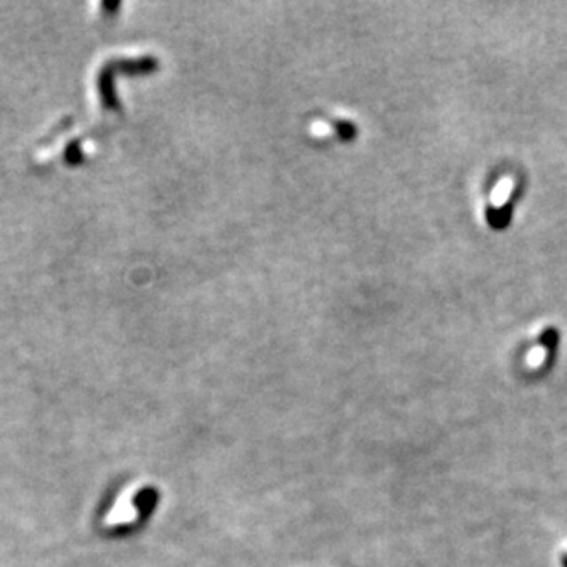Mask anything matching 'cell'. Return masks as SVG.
<instances>
[{
    "label": "cell",
    "mask_w": 567,
    "mask_h": 567,
    "mask_svg": "<svg viewBox=\"0 0 567 567\" xmlns=\"http://www.w3.org/2000/svg\"><path fill=\"white\" fill-rule=\"evenodd\" d=\"M539 342H542L546 347L553 349L556 343H558V331L555 327H549L542 333V336H539Z\"/></svg>",
    "instance_id": "obj_3"
},
{
    "label": "cell",
    "mask_w": 567,
    "mask_h": 567,
    "mask_svg": "<svg viewBox=\"0 0 567 567\" xmlns=\"http://www.w3.org/2000/svg\"><path fill=\"white\" fill-rule=\"evenodd\" d=\"M336 130L340 132V137L345 138V140L355 138V134H357V127L353 123H349V122H338L336 123Z\"/></svg>",
    "instance_id": "obj_2"
},
{
    "label": "cell",
    "mask_w": 567,
    "mask_h": 567,
    "mask_svg": "<svg viewBox=\"0 0 567 567\" xmlns=\"http://www.w3.org/2000/svg\"><path fill=\"white\" fill-rule=\"evenodd\" d=\"M510 213H512V199H510L507 204L500 206V208L491 206V208L487 209L489 224H491L492 228H496V230H503V228L508 224V221H510Z\"/></svg>",
    "instance_id": "obj_1"
}]
</instances>
